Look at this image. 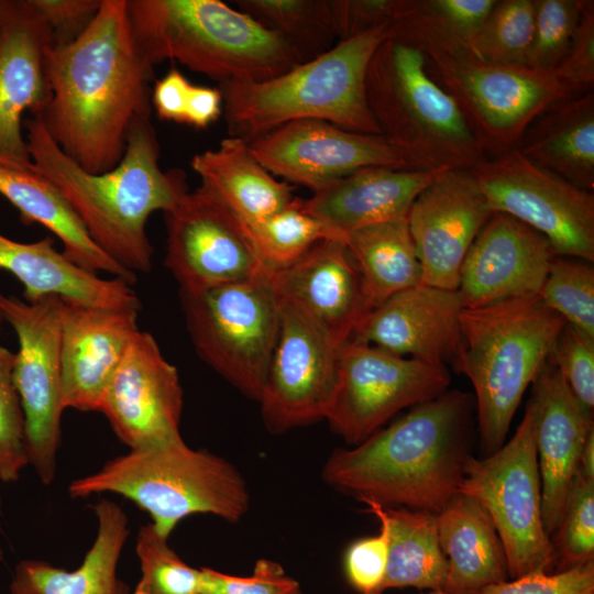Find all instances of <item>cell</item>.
<instances>
[{
  "label": "cell",
  "instance_id": "6da1fadb",
  "mask_svg": "<svg viewBox=\"0 0 594 594\" xmlns=\"http://www.w3.org/2000/svg\"><path fill=\"white\" fill-rule=\"evenodd\" d=\"M152 68L134 38L127 0H102L75 41L47 48L50 97L36 116L80 167L106 173L122 160L133 125L151 118Z\"/></svg>",
  "mask_w": 594,
  "mask_h": 594
},
{
  "label": "cell",
  "instance_id": "7a4b0ae2",
  "mask_svg": "<svg viewBox=\"0 0 594 594\" xmlns=\"http://www.w3.org/2000/svg\"><path fill=\"white\" fill-rule=\"evenodd\" d=\"M473 395L446 391L352 448H339L320 475L365 505L438 514L459 493L470 454Z\"/></svg>",
  "mask_w": 594,
  "mask_h": 594
},
{
  "label": "cell",
  "instance_id": "3957f363",
  "mask_svg": "<svg viewBox=\"0 0 594 594\" xmlns=\"http://www.w3.org/2000/svg\"><path fill=\"white\" fill-rule=\"evenodd\" d=\"M151 118L138 121L122 160L106 173L80 167L52 140L38 116L25 119V139L36 172L64 196L92 241L127 271L146 273L153 246L146 223L187 191L182 170L164 172Z\"/></svg>",
  "mask_w": 594,
  "mask_h": 594
},
{
  "label": "cell",
  "instance_id": "277c9868",
  "mask_svg": "<svg viewBox=\"0 0 594 594\" xmlns=\"http://www.w3.org/2000/svg\"><path fill=\"white\" fill-rule=\"evenodd\" d=\"M389 36V26H382L338 42L279 76L220 85L229 135L250 143L297 120H322L352 132L381 134L367 105L365 74L375 50Z\"/></svg>",
  "mask_w": 594,
  "mask_h": 594
},
{
  "label": "cell",
  "instance_id": "5b68a950",
  "mask_svg": "<svg viewBox=\"0 0 594 594\" xmlns=\"http://www.w3.org/2000/svg\"><path fill=\"white\" fill-rule=\"evenodd\" d=\"M151 66L174 59L220 85L266 80L301 64L275 32L220 0H127Z\"/></svg>",
  "mask_w": 594,
  "mask_h": 594
},
{
  "label": "cell",
  "instance_id": "8992f818",
  "mask_svg": "<svg viewBox=\"0 0 594 594\" xmlns=\"http://www.w3.org/2000/svg\"><path fill=\"white\" fill-rule=\"evenodd\" d=\"M565 323L538 295L462 309L461 344L452 364L473 386L485 455L505 443L526 389Z\"/></svg>",
  "mask_w": 594,
  "mask_h": 594
},
{
  "label": "cell",
  "instance_id": "52a82bcc",
  "mask_svg": "<svg viewBox=\"0 0 594 594\" xmlns=\"http://www.w3.org/2000/svg\"><path fill=\"white\" fill-rule=\"evenodd\" d=\"M73 498L113 493L146 512L156 531L168 538L179 521L210 514L237 524L250 508L245 479L231 462L184 439L130 450L99 471L73 481Z\"/></svg>",
  "mask_w": 594,
  "mask_h": 594
},
{
  "label": "cell",
  "instance_id": "ba28073f",
  "mask_svg": "<svg viewBox=\"0 0 594 594\" xmlns=\"http://www.w3.org/2000/svg\"><path fill=\"white\" fill-rule=\"evenodd\" d=\"M367 105L381 135L424 168L469 170L487 156L454 99L428 74L424 53L385 38L365 74Z\"/></svg>",
  "mask_w": 594,
  "mask_h": 594
},
{
  "label": "cell",
  "instance_id": "9c48e42d",
  "mask_svg": "<svg viewBox=\"0 0 594 594\" xmlns=\"http://www.w3.org/2000/svg\"><path fill=\"white\" fill-rule=\"evenodd\" d=\"M400 40L424 53L429 76L454 99L487 157L516 148L539 114L573 97L553 72L488 64L468 47L424 36Z\"/></svg>",
  "mask_w": 594,
  "mask_h": 594
},
{
  "label": "cell",
  "instance_id": "30bf717a",
  "mask_svg": "<svg viewBox=\"0 0 594 594\" xmlns=\"http://www.w3.org/2000/svg\"><path fill=\"white\" fill-rule=\"evenodd\" d=\"M179 296L200 359L258 403L279 331L280 300L271 272L264 267L246 280Z\"/></svg>",
  "mask_w": 594,
  "mask_h": 594
},
{
  "label": "cell",
  "instance_id": "8fae6325",
  "mask_svg": "<svg viewBox=\"0 0 594 594\" xmlns=\"http://www.w3.org/2000/svg\"><path fill=\"white\" fill-rule=\"evenodd\" d=\"M459 493L476 498L488 513L503 544L509 579L553 570L557 554L542 520L530 402L508 441L483 458L469 457Z\"/></svg>",
  "mask_w": 594,
  "mask_h": 594
},
{
  "label": "cell",
  "instance_id": "7c38bea8",
  "mask_svg": "<svg viewBox=\"0 0 594 594\" xmlns=\"http://www.w3.org/2000/svg\"><path fill=\"white\" fill-rule=\"evenodd\" d=\"M492 212L541 233L557 255L594 261V195L528 161L517 148L469 169Z\"/></svg>",
  "mask_w": 594,
  "mask_h": 594
},
{
  "label": "cell",
  "instance_id": "4fadbf2b",
  "mask_svg": "<svg viewBox=\"0 0 594 594\" xmlns=\"http://www.w3.org/2000/svg\"><path fill=\"white\" fill-rule=\"evenodd\" d=\"M449 385L446 366L349 340L340 345L338 387L326 420L353 447L399 411L433 399Z\"/></svg>",
  "mask_w": 594,
  "mask_h": 594
},
{
  "label": "cell",
  "instance_id": "5bb4252c",
  "mask_svg": "<svg viewBox=\"0 0 594 594\" xmlns=\"http://www.w3.org/2000/svg\"><path fill=\"white\" fill-rule=\"evenodd\" d=\"M62 298L47 296L28 302L0 292V311L14 330L13 380L25 418L31 464L44 485L56 474L61 444L62 402L61 312Z\"/></svg>",
  "mask_w": 594,
  "mask_h": 594
},
{
  "label": "cell",
  "instance_id": "9a60e30c",
  "mask_svg": "<svg viewBox=\"0 0 594 594\" xmlns=\"http://www.w3.org/2000/svg\"><path fill=\"white\" fill-rule=\"evenodd\" d=\"M279 300L278 337L258 400L274 435L326 420L339 380L340 344L298 307Z\"/></svg>",
  "mask_w": 594,
  "mask_h": 594
},
{
  "label": "cell",
  "instance_id": "2e32d148",
  "mask_svg": "<svg viewBox=\"0 0 594 594\" xmlns=\"http://www.w3.org/2000/svg\"><path fill=\"white\" fill-rule=\"evenodd\" d=\"M164 215V264L179 292L196 293L246 280L264 268L242 222L201 186L187 190Z\"/></svg>",
  "mask_w": 594,
  "mask_h": 594
},
{
  "label": "cell",
  "instance_id": "e0dca14e",
  "mask_svg": "<svg viewBox=\"0 0 594 594\" xmlns=\"http://www.w3.org/2000/svg\"><path fill=\"white\" fill-rule=\"evenodd\" d=\"M272 174L316 191L364 167L424 168L381 134H364L322 120L285 123L249 143Z\"/></svg>",
  "mask_w": 594,
  "mask_h": 594
},
{
  "label": "cell",
  "instance_id": "ac0fdd59",
  "mask_svg": "<svg viewBox=\"0 0 594 594\" xmlns=\"http://www.w3.org/2000/svg\"><path fill=\"white\" fill-rule=\"evenodd\" d=\"M178 372L147 331H139L108 384L99 410L130 450L183 439Z\"/></svg>",
  "mask_w": 594,
  "mask_h": 594
},
{
  "label": "cell",
  "instance_id": "d6986e66",
  "mask_svg": "<svg viewBox=\"0 0 594 594\" xmlns=\"http://www.w3.org/2000/svg\"><path fill=\"white\" fill-rule=\"evenodd\" d=\"M492 213L469 170L449 169L427 186L407 215L421 284L457 290L465 255Z\"/></svg>",
  "mask_w": 594,
  "mask_h": 594
},
{
  "label": "cell",
  "instance_id": "ffe728a7",
  "mask_svg": "<svg viewBox=\"0 0 594 594\" xmlns=\"http://www.w3.org/2000/svg\"><path fill=\"white\" fill-rule=\"evenodd\" d=\"M556 252L538 231L493 212L463 261L458 292L463 308L539 294Z\"/></svg>",
  "mask_w": 594,
  "mask_h": 594
},
{
  "label": "cell",
  "instance_id": "44dd1931",
  "mask_svg": "<svg viewBox=\"0 0 594 594\" xmlns=\"http://www.w3.org/2000/svg\"><path fill=\"white\" fill-rule=\"evenodd\" d=\"M51 31L28 0H8L0 28V164L30 169L23 134L26 111L38 114L48 97L45 54Z\"/></svg>",
  "mask_w": 594,
  "mask_h": 594
},
{
  "label": "cell",
  "instance_id": "7402d4cb",
  "mask_svg": "<svg viewBox=\"0 0 594 594\" xmlns=\"http://www.w3.org/2000/svg\"><path fill=\"white\" fill-rule=\"evenodd\" d=\"M138 315L139 310L134 309L63 300L61 371L64 409L99 410L108 384L140 331Z\"/></svg>",
  "mask_w": 594,
  "mask_h": 594
},
{
  "label": "cell",
  "instance_id": "603a6c76",
  "mask_svg": "<svg viewBox=\"0 0 594 594\" xmlns=\"http://www.w3.org/2000/svg\"><path fill=\"white\" fill-rule=\"evenodd\" d=\"M458 290L418 284L370 310L350 340L432 365L453 363L461 344Z\"/></svg>",
  "mask_w": 594,
  "mask_h": 594
},
{
  "label": "cell",
  "instance_id": "cb8c5ba5",
  "mask_svg": "<svg viewBox=\"0 0 594 594\" xmlns=\"http://www.w3.org/2000/svg\"><path fill=\"white\" fill-rule=\"evenodd\" d=\"M531 386L542 520L551 538L559 527L584 442L594 430L593 413L581 405L548 361Z\"/></svg>",
  "mask_w": 594,
  "mask_h": 594
},
{
  "label": "cell",
  "instance_id": "d4e9b609",
  "mask_svg": "<svg viewBox=\"0 0 594 594\" xmlns=\"http://www.w3.org/2000/svg\"><path fill=\"white\" fill-rule=\"evenodd\" d=\"M270 272L280 299L298 307L336 343L351 339L364 308L360 273L343 239L323 240L293 265Z\"/></svg>",
  "mask_w": 594,
  "mask_h": 594
},
{
  "label": "cell",
  "instance_id": "484cf974",
  "mask_svg": "<svg viewBox=\"0 0 594 594\" xmlns=\"http://www.w3.org/2000/svg\"><path fill=\"white\" fill-rule=\"evenodd\" d=\"M449 169L364 167L314 191L302 200V210L343 239L361 228L407 218L417 196Z\"/></svg>",
  "mask_w": 594,
  "mask_h": 594
},
{
  "label": "cell",
  "instance_id": "4316f807",
  "mask_svg": "<svg viewBox=\"0 0 594 594\" xmlns=\"http://www.w3.org/2000/svg\"><path fill=\"white\" fill-rule=\"evenodd\" d=\"M0 268L22 285L24 300L47 296L89 306L140 310L141 302L131 285L119 278H101L68 260L54 249L53 239L19 242L0 233Z\"/></svg>",
  "mask_w": 594,
  "mask_h": 594
},
{
  "label": "cell",
  "instance_id": "83f0119b",
  "mask_svg": "<svg viewBox=\"0 0 594 594\" xmlns=\"http://www.w3.org/2000/svg\"><path fill=\"white\" fill-rule=\"evenodd\" d=\"M98 528L81 564L68 571L45 561L23 560L14 570L11 594H131L117 574L130 535L129 518L117 503L100 498L92 506Z\"/></svg>",
  "mask_w": 594,
  "mask_h": 594
},
{
  "label": "cell",
  "instance_id": "f1b7e54d",
  "mask_svg": "<svg viewBox=\"0 0 594 594\" xmlns=\"http://www.w3.org/2000/svg\"><path fill=\"white\" fill-rule=\"evenodd\" d=\"M438 535L448 571L446 594H477L509 580L507 561L495 526L482 504L458 493L437 514Z\"/></svg>",
  "mask_w": 594,
  "mask_h": 594
},
{
  "label": "cell",
  "instance_id": "f546056e",
  "mask_svg": "<svg viewBox=\"0 0 594 594\" xmlns=\"http://www.w3.org/2000/svg\"><path fill=\"white\" fill-rule=\"evenodd\" d=\"M516 148L535 165L593 191V90L547 108L528 125Z\"/></svg>",
  "mask_w": 594,
  "mask_h": 594
},
{
  "label": "cell",
  "instance_id": "4dcf8cb0",
  "mask_svg": "<svg viewBox=\"0 0 594 594\" xmlns=\"http://www.w3.org/2000/svg\"><path fill=\"white\" fill-rule=\"evenodd\" d=\"M190 164L200 177V186L242 223L263 220L296 199L293 187L277 180L242 139L226 138L217 148L196 154Z\"/></svg>",
  "mask_w": 594,
  "mask_h": 594
},
{
  "label": "cell",
  "instance_id": "1f68e13d",
  "mask_svg": "<svg viewBox=\"0 0 594 594\" xmlns=\"http://www.w3.org/2000/svg\"><path fill=\"white\" fill-rule=\"evenodd\" d=\"M0 194L19 210L23 222H37L55 234L63 244V253L73 263L88 272L101 271L130 285L135 283L136 275L92 241L61 191L34 167L0 164Z\"/></svg>",
  "mask_w": 594,
  "mask_h": 594
},
{
  "label": "cell",
  "instance_id": "d6a6232c",
  "mask_svg": "<svg viewBox=\"0 0 594 594\" xmlns=\"http://www.w3.org/2000/svg\"><path fill=\"white\" fill-rule=\"evenodd\" d=\"M366 507L388 532L387 565L378 593L408 586L442 590L448 563L439 542L437 514L376 504Z\"/></svg>",
  "mask_w": 594,
  "mask_h": 594
},
{
  "label": "cell",
  "instance_id": "836d02e7",
  "mask_svg": "<svg viewBox=\"0 0 594 594\" xmlns=\"http://www.w3.org/2000/svg\"><path fill=\"white\" fill-rule=\"evenodd\" d=\"M343 241L360 273L364 316L391 296L421 284L407 218L358 229Z\"/></svg>",
  "mask_w": 594,
  "mask_h": 594
},
{
  "label": "cell",
  "instance_id": "e575fe53",
  "mask_svg": "<svg viewBox=\"0 0 594 594\" xmlns=\"http://www.w3.org/2000/svg\"><path fill=\"white\" fill-rule=\"evenodd\" d=\"M239 11L275 32L301 63L314 59L337 43L330 0H234Z\"/></svg>",
  "mask_w": 594,
  "mask_h": 594
},
{
  "label": "cell",
  "instance_id": "d590c367",
  "mask_svg": "<svg viewBox=\"0 0 594 594\" xmlns=\"http://www.w3.org/2000/svg\"><path fill=\"white\" fill-rule=\"evenodd\" d=\"M242 224L260 262L273 272L293 265L323 240L342 239L305 212L299 198L263 220Z\"/></svg>",
  "mask_w": 594,
  "mask_h": 594
},
{
  "label": "cell",
  "instance_id": "8d00e7d4",
  "mask_svg": "<svg viewBox=\"0 0 594 594\" xmlns=\"http://www.w3.org/2000/svg\"><path fill=\"white\" fill-rule=\"evenodd\" d=\"M535 0H496L469 51L496 65H526L534 35Z\"/></svg>",
  "mask_w": 594,
  "mask_h": 594
},
{
  "label": "cell",
  "instance_id": "74e56055",
  "mask_svg": "<svg viewBox=\"0 0 594 594\" xmlns=\"http://www.w3.org/2000/svg\"><path fill=\"white\" fill-rule=\"evenodd\" d=\"M538 296L566 323L594 337V267L590 262L556 255Z\"/></svg>",
  "mask_w": 594,
  "mask_h": 594
},
{
  "label": "cell",
  "instance_id": "f35d334b",
  "mask_svg": "<svg viewBox=\"0 0 594 594\" xmlns=\"http://www.w3.org/2000/svg\"><path fill=\"white\" fill-rule=\"evenodd\" d=\"M151 522L138 532L141 579L131 594H200L201 570L187 564Z\"/></svg>",
  "mask_w": 594,
  "mask_h": 594
},
{
  "label": "cell",
  "instance_id": "ab89813d",
  "mask_svg": "<svg viewBox=\"0 0 594 594\" xmlns=\"http://www.w3.org/2000/svg\"><path fill=\"white\" fill-rule=\"evenodd\" d=\"M554 536L557 572L594 561V480L578 471Z\"/></svg>",
  "mask_w": 594,
  "mask_h": 594
},
{
  "label": "cell",
  "instance_id": "60d3db41",
  "mask_svg": "<svg viewBox=\"0 0 594 594\" xmlns=\"http://www.w3.org/2000/svg\"><path fill=\"white\" fill-rule=\"evenodd\" d=\"M585 0H535L534 35L526 66L554 72L568 54Z\"/></svg>",
  "mask_w": 594,
  "mask_h": 594
},
{
  "label": "cell",
  "instance_id": "b9f144b4",
  "mask_svg": "<svg viewBox=\"0 0 594 594\" xmlns=\"http://www.w3.org/2000/svg\"><path fill=\"white\" fill-rule=\"evenodd\" d=\"M15 353L0 345V480L16 482L29 464L25 418L13 380Z\"/></svg>",
  "mask_w": 594,
  "mask_h": 594
},
{
  "label": "cell",
  "instance_id": "7bdbcfd3",
  "mask_svg": "<svg viewBox=\"0 0 594 594\" xmlns=\"http://www.w3.org/2000/svg\"><path fill=\"white\" fill-rule=\"evenodd\" d=\"M547 361L560 373L568 387L588 411L594 408V337L565 323Z\"/></svg>",
  "mask_w": 594,
  "mask_h": 594
},
{
  "label": "cell",
  "instance_id": "ee69618b",
  "mask_svg": "<svg viewBox=\"0 0 594 594\" xmlns=\"http://www.w3.org/2000/svg\"><path fill=\"white\" fill-rule=\"evenodd\" d=\"M200 594H304L299 582L288 575L274 560H256L248 576L227 574L211 568H200Z\"/></svg>",
  "mask_w": 594,
  "mask_h": 594
},
{
  "label": "cell",
  "instance_id": "f6af8a7d",
  "mask_svg": "<svg viewBox=\"0 0 594 594\" xmlns=\"http://www.w3.org/2000/svg\"><path fill=\"white\" fill-rule=\"evenodd\" d=\"M380 521V520H378ZM388 558V532L380 521V532L351 542L343 554L348 583L360 594H380Z\"/></svg>",
  "mask_w": 594,
  "mask_h": 594
},
{
  "label": "cell",
  "instance_id": "bcb514c9",
  "mask_svg": "<svg viewBox=\"0 0 594 594\" xmlns=\"http://www.w3.org/2000/svg\"><path fill=\"white\" fill-rule=\"evenodd\" d=\"M477 594H594V561L556 573L534 572L509 579Z\"/></svg>",
  "mask_w": 594,
  "mask_h": 594
},
{
  "label": "cell",
  "instance_id": "7dc6e473",
  "mask_svg": "<svg viewBox=\"0 0 594 594\" xmlns=\"http://www.w3.org/2000/svg\"><path fill=\"white\" fill-rule=\"evenodd\" d=\"M553 74L571 96L593 90L594 2L592 0H585L571 47Z\"/></svg>",
  "mask_w": 594,
  "mask_h": 594
},
{
  "label": "cell",
  "instance_id": "c3c4849f",
  "mask_svg": "<svg viewBox=\"0 0 594 594\" xmlns=\"http://www.w3.org/2000/svg\"><path fill=\"white\" fill-rule=\"evenodd\" d=\"M403 3L404 0H330L338 42L389 26L400 13Z\"/></svg>",
  "mask_w": 594,
  "mask_h": 594
},
{
  "label": "cell",
  "instance_id": "681fc988",
  "mask_svg": "<svg viewBox=\"0 0 594 594\" xmlns=\"http://www.w3.org/2000/svg\"><path fill=\"white\" fill-rule=\"evenodd\" d=\"M51 31L53 46L75 41L91 23L102 0H28Z\"/></svg>",
  "mask_w": 594,
  "mask_h": 594
},
{
  "label": "cell",
  "instance_id": "f907efd6",
  "mask_svg": "<svg viewBox=\"0 0 594 594\" xmlns=\"http://www.w3.org/2000/svg\"><path fill=\"white\" fill-rule=\"evenodd\" d=\"M190 84L177 68H170L163 78L155 81L151 101L161 120L185 123Z\"/></svg>",
  "mask_w": 594,
  "mask_h": 594
},
{
  "label": "cell",
  "instance_id": "816d5d0a",
  "mask_svg": "<svg viewBox=\"0 0 594 594\" xmlns=\"http://www.w3.org/2000/svg\"><path fill=\"white\" fill-rule=\"evenodd\" d=\"M223 99L220 89L190 84L186 101L185 123L206 129L218 120Z\"/></svg>",
  "mask_w": 594,
  "mask_h": 594
},
{
  "label": "cell",
  "instance_id": "f5cc1de1",
  "mask_svg": "<svg viewBox=\"0 0 594 594\" xmlns=\"http://www.w3.org/2000/svg\"><path fill=\"white\" fill-rule=\"evenodd\" d=\"M578 472L583 476L594 480V430H592L582 449Z\"/></svg>",
  "mask_w": 594,
  "mask_h": 594
},
{
  "label": "cell",
  "instance_id": "db71d44e",
  "mask_svg": "<svg viewBox=\"0 0 594 594\" xmlns=\"http://www.w3.org/2000/svg\"><path fill=\"white\" fill-rule=\"evenodd\" d=\"M7 6H8V0H0V28H1L4 14H6Z\"/></svg>",
  "mask_w": 594,
  "mask_h": 594
},
{
  "label": "cell",
  "instance_id": "11a10c76",
  "mask_svg": "<svg viewBox=\"0 0 594 594\" xmlns=\"http://www.w3.org/2000/svg\"><path fill=\"white\" fill-rule=\"evenodd\" d=\"M426 594H446L442 590H436V591H431L429 593H426Z\"/></svg>",
  "mask_w": 594,
  "mask_h": 594
},
{
  "label": "cell",
  "instance_id": "9f6ffc18",
  "mask_svg": "<svg viewBox=\"0 0 594 594\" xmlns=\"http://www.w3.org/2000/svg\"><path fill=\"white\" fill-rule=\"evenodd\" d=\"M4 321L3 317H2V314L0 311V331H1V327H2V322Z\"/></svg>",
  "mask_w": 594,
  "mask_h": 594
},
{
  "label": "cell",
  "instance_id": "6f0895ef",
  "mask_svg": "<svg viewBox=\"0 0 594 594\" xmlns=\"http://www.w3.org/2000/svg\"><path fill=\"white\" fill-rule=\"evenodd\" d=\"M1 505H2V503H1V496H0V513H1ZM1 560H2V552H1V549H0V561Z\"/></svg>",
  "mask_w": 594,
  "mask_h": 594
}]
</instances>
